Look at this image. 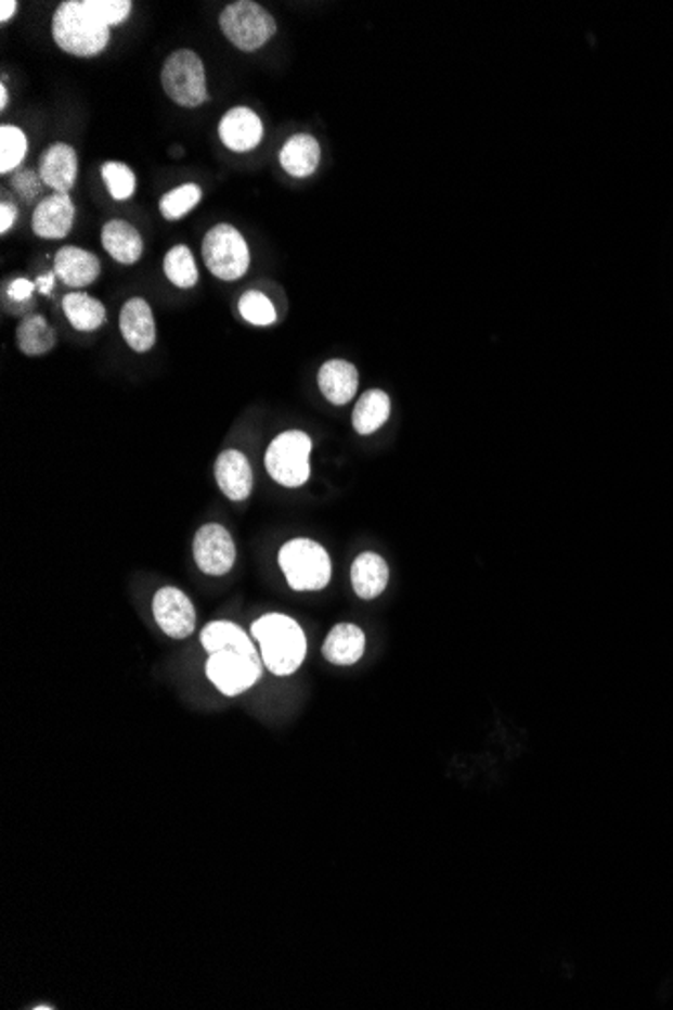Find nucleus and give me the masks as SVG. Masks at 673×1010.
<instances>
[{"label":"nucleus","instance_id":"obj_1","mask_svg":"<svg viewBox=\"0 0 673 1010\" xmlns=\"http://www.w3.org/2000/svg\"><path fill=\"white\" fill-rule=\"evenodd\" d=\"M53 39L75 57H95L112 41V27L98 15L91 0H65L53 15Z\"/></svg>","mask_w":673,"mask_h":1010},{"label":"nucleus","instance_id":"obj_2","mask_svg":"<svg viewBox=\"0 0 673 1010\" xmlns=\"http://www.w3.org/2000/svg\"><path fill=\"white\" fill-rule=\"evenodd\" d=\"M250 634L260 645L264 668L274 676H290L301 668L307 657V638L302 627L283 613H267L258 617Z\"/></svg>","mask_w":673,"mask_h":1010},{"label":"nucleus","instance_id":"obj_3","mask_svg":"<svg viewBox=\"0 0 673 1010\" xmlns=\"http://www.w3.org/2000/svg\"><path fill=\"white\" fill-rule=\"evenodd\" d=\"M264 662L253 645H234L208 655L206 676L224 696H238L262 676Z\"/></svg>","mask_w":673,"mask_h":1010},{"label":"nucleus","instance_id":"obj_4","mask_svg":"<svg viewBox=\"0 0 673 1010\" xmlns=\"http://www.w3.org/2000/svg\"><path fill=\"white\" fill-rule=\"evenodd\" d=\"M279 565L295 591H321L331 581L327 551L311 539H293L279 551Z\"/></svg>","mask_w":673,"mask_h":1010},{"label":"nucleus","instance_id":"obj_5","mask_svg":"<svg viewBox=\"0 0 673 1010\" xmlns=\"http://www.w3.org/2000/svg\"><path fill=\"white\" fill-rule=\"evenodd\" d=\"M311 450L313 440L301 430H288L279 434L267 448L264 466L274 483L287 488H299L311 476Z\"/></svg>","mask_w":673,"mask_h":1010},{"label":"nucleus","instance_id":"obj_6","mask_svg":"<svg viewBox=\"0 0 673 1010\" xmlns=\"http://www.w3.org/2000/svg\"><path fill=\"white\" fill-rule=\"evenodd\" d=\"M220 29L236 49L244 53H255L273 39L276 23L273 15L258 2L238 0L222 11Z\"/></svg>","mask_w":673,"mask_h":1010},{"label":"nucleus","instance_id":"obj_7","mask_svg":"<svg viewBox=\"0 0 673 1010\" xmlns=\"http://www.w3.org/2000/svg\"><path fill=\"white\" fill-rule=\"evenodd\" d=\"M202 257L206 269L220 281H238L250 267V251L238 228L216 225L202 241Z\"/></svg>","mask_w":673,"mask_h":1010},{"label":"nucleus","instance_id":"obj_8","mask_svg":"<svg viewBox=\"0 0 673 1010\" xmlns=\"http://www.w3.org/2000/svg\"><path fill=\"white\" fill-rule=\"evenodd\" d=\"M161 86L166 95L180 107H200L208 101L206 69L200 55L190 49H180L166 59L161 67Z\"/></svg>","mask_w":673,"mask_h":1010},{"label":"nucleus","instance_id":"obj_9","mask_svg":"<svg viewBox=\"0 0 673 1010\" xmlns=\"http://www.w3.org/2000/svg\"><path fill=\"white\" fill-rule=\"evenodd\" d=\"M194 561L198 570L212 577L227 575L236 561V547L229 528L210 523L198 528L194 537Z\"/></svg>","mask_w":673,"mask_h":1010},{"label":"nucleus","instance_id":"obj_10","mask_svg":"<svg viewBox=\"0 0 673 1010\" xmlns=\"http://www.w3.org/2000/svg\"><path fill=\"white\" fill-rule=\"evenodd\" d=\"M154 617L159 629L172 640H184L196 629V610L186 593L178 587H161L154 603Z\"/></svg>","mask_w":673,"mask_h":1010},{"label":"nucleus","instance_id":"obj_11","mask_svg":"<svg viewBox=\"0 0 673 1010\" xmlns=\"http://www.w3.org/2000/svg\"><path fill=\"white\" fill-rule=\"evenodd\" d=\"M218 136L229 150L244 154L255 150L258 143L262 142L264 128L260 117L250 107L238 105L222 115L218 124Z\"/></svg>","mask_w":673,"mask_h":1010},{"label":"nucleus","instance_id":"obj_12","mask_svg":"<svg viewBox=\"0 0 673 1010\" xmlns=\"http://www.w3.org/2000/svg\"><path fill=\"white\" fill-rule=\"evenodd\" d=\"M75 222V204L69 194L53 192L44 196L33 213V230L39 239L59 241L72 232Z\"/></svg>","mask_w":673,"mask_h":1010},{"label":"nucleus","instance_id":"obj_13","mask_svg":"<svg viewBox=\"0 0 673 1010\" xmlns=\"http://www.w3.org/2000/svg\"><path fill=\"white\" fill-rule=\"evenodd\" d=\"M119 331L135 354H147L158 337L150 303L142 297L129 299L119 314Z\"/></svg>","mask_w":673,"mask_h":1010},{"label":"nucleus","instance_id":"obj_14","mask_svg":"<svg viewBox=\"0 0 673 1010\" xmlns=\"http://www.w3.org/2000/svg\"><path fill=\"white\" fill-rule=\"evenodd\" d=\"M215 478L224 497L243 502L253 495L255 474L248 458L238 450H224L216 458Z\"/></svg>","mask_w":673,"mask_h":1010},{"label":"nucleus","instance_id":"obj_15","mask_svg":"<svg viewBox=\"0 0 673 1010\" xmlns=\"http://www.w3.org/2000/svg\"><path fill=\"white\" fill-rule=\"evenodd\" d=\"M77 174L79 159L69 143H53L39 157V176L44 186H49L55 192L69 194L77 182Z\"/></svg>","mask_w":673,"mask_h":1010},{"label":"nucleus","instance_id":"obj_16","mask_svg":"<svg viewBox=\"0 0 673 1010\" xmlns=\"http://www.w3.org/2000/svg\"><path fill=\"white\" fill-rule=\"evenodd\" d=\"M101 272L100 258L79 246H63L55 255V274L67 286L91 285Z\"/></svg>","mask_w":673,"mask_h":1010},{"label":"nucleus","instance_id":"obj_17","mask_svg":"<svg viewBox=\"0 0 673 1010\" xmlns=\"http://www.w3.org/2000/svg\"><path fill=\"white\" fill-rule=\"evenodd\" d=\"M101 244L119 265H135L144 255V239L128 220H109L101 230Z\"/></svg>","mask_w":673,"mask_h":1010},{"label":"nucleus","instance_id":"obj_18","mask_svg":"<svg viewBox=\"0 0 673 1010\" xmlns=\"http://www.w3.org/2000/svg\"><path fill=\"white\" fill-rule=\"evenodd\" d=\"M316 382L331 404L345 406L358 394V368L345 359H331L319 370Z\"/></svg>","mask_w":673,"mask_h":1010},{"label":"nucleus","instance_id":"obj_19","mask_svg":"<svg viewBox=\"0 0 673 1010\" xmlns=\"http://www.w3.org/2000/svg\"><path fill=\"white\" fill-rule=\"evenodd\" d=\"M389 570L386 559L377 553H361L351 565L353 591L361 599L379 598L386 591Z\"/></svg>","mask_w":673,"mask_h":1010},{"label":"nucleus","instance_id":"obj_20","mask_svg":"<svg viewBox=\"0 0 673 1010\" xmlns=\"http://www.w3.org/2000/svg\"><path fill=\"white\" fill-rule=\"evenodd\" d=\"M321 162V145L311 133H297L281 150V166L293 178H309Z\"/></svg>","mask_w":673,"mask_h":1010},{"label":"nucleus","instance_id":"obj_21","mask_svg":"<svg viewBox=\"0 0 673 1010\" xmlns=\"http://www.w3.org/2000/svg\"><path fill=\"white\" fill-rule=\"evenodd\" d=\"M365 652V634L353 624L333 627L323 645V655L335 666H353Z\"/></svg>","mask_w":673,"mask_h":1010},{"label":"nucleus","instance_id":"obj_22","mask_svg":"<svg viewBox=\"0 0 673 1010\" xmlns=\"http://www.w3.org/2000/svg\"><path fill=\"white\" fill-rule=\"evenodd\" d=\"M16 343L25 356H44L55 347L57 333L49 325L43 315H30L18 323Z\"/></svg>","mask_w":673,"mask_h":1010},{"label":"nucleus","instance_id":"obj_23","mask_svg":"<svg viewBox=\"0 0 673 1010\" xmlns=\"http://www.w3.org/2000/svg\"><path fill=\"white\" fill-rule=\"evenodd\" d=\"M391 413V401L386 392L370 389L365 392L353 410V427L361 436H370L386 424Z\"/></svg>","mask_w":673,"mask_h":1010},{"label":"nucleus","instance_id":"obj_24","mask_svg":"<svg viewBox=\"0 0 673 1010\" xmlns=\"http://www.w3.org/2000/svg\"><path fill=\"white\" fill-rule=\"evenodd\" d=\"M63 314L77 331H98L107 321L103 303L79 291L65 295Z\"/></svg>","mask_w":673,"mask_h":1010},{"label":"nucleus","instance_id":"obj_25","mask_svg":"<svg viewBox=\"0 0 673 1010\" xmlns=\"http://www.w3.org/2000/svg\"><path fill=\"white\" fill-rule=\"evenodd\" d=\"M164 274L178 289H192L198 285V267H196L192 251L184 244L170 248L164 258Z\"/></svg>","mask_w":673,"mask_h":1010},{"label":"nucleus","instance_id":"obj_26","mask_svg":"<svg viewBox=\"0 0 673 1010\" xmlns=\"http://www.w3.org/2000/svg\"><path fill=\"white\" fill-rule=\"evenodd\" d=\"M202 200V188L194 182L178 186L164 194L159 200V213L166 220H180L184 218L190 210H194Z\"/></svg>","mask_w":673,"mask_h":1010},{"label":"nucleus","instance_id":"obj_27","mask_svg":"<svg viewBox=\"0 0 673 1010\" xmlns=\"http://www.w3.org/2000/svg\"><path fill=\"white\" fill-rule=\"evenodd\" d=\"M202 645L208 654L224 650V648H234V645H253L250 636H246L243 627L230 622H212L202 629Z\"/></svg>","mask_w":673,"mask_h":1010},{"label":"nucleus","instance_id":"obj_28","mask_svg":"<svg viewBox=\"0 0 673 1010\" xmlns=\"http://www.w3.org/2000/svg\"><path fill=\"white\" fill-rule=\"evenodd\" d=\"M0 174L15 171L29 152V142L25 131L16 126L0 128Z\"/></svg>","mask_w":673,"mask_h":1010},{"label":"nucleus","instance_id":"obj_29","mask_svg":"<svg viewBox=\"0 0 673 1010\" xmlns=\"http://www.w3.org/2000/svg\"><path fill=\"white\" fill-rule=\"evenodd\" d=\"M238 314L246 323L257 328H269L276 321L273 301L260 291H246L238 301Z\"/></svg>","mask_w":673,"mask_h":1010},{"label":"nucleus","instance_id":"obj_30","mask_svg":"<svg viewBox=\"0 0 673 1010\" xmlns=\"http://www.w3.org/2000/svg\"><path fill=\"white\" fill-rule=\"evenodd\" d=\"M101 176H103V182L107 186V192L112 194V199L121 202V200L133 196L138 180H135V174L126 164L107 162L101 168Z\"/></svg>","mask_w":673,"mask_h":1010},{"label":"nucleus","instance_id":"obj_31","mask_svg":"<svg viewBox=\"0 0 673 1010\" xmlns=\"http://www.w3.org/2000/svg\"><path fill=\"white\" fill-rule=\"evenodd\" d=\"M91 4L98 11V15L109 27H117V25L126 23L128 16L131 15V7H133L129 0H91Z\"/></svg>","mask_w":673,"mask_h":1010},{"label":"nucleus","instance_id":"obj_32","mask_svg":"<svg viewBox=\"0 0 673 1010\" xmlns=\"http://www.w3.org/2000/svg\"><path fill=\"white\" fill-rule=\"evenodd\" d=\"M43 184L44 182L41 180L39 171H16L15 178H13V186H15L16 192L25 200H33L35 196H39V192H41Z\"/></svg>","mask_w":673,"mask_h":1010},{"label":"nucleus","instance_id":"obj_33","mask_svg":"<svg viewBox=\"0 0 673 1010\" xmlns=\"http://www.w3.org/2000/svg\"><path fill=\"white\" fill-rule=\"evenodd\" d=\"M35 286L37 285H35L33 281H29V279H16V281H13V283L9 285V297L16 301V303L30 299Z\"/></svg>","mask_w":673,"mask_h":1010},{"label":"nucleus","instance_id":"obj_34","mask_svg":"<svg viewBox=\"0 0 673 1010\" xmlns=\"http://www.w3.org/2000/svg\"><path fill=\"white\" fill-rule=\"evenodd\" d=\"M16 218H18V210L15 204L2 202L0 204V234H7L11 228L15 227Z\"/></svg>","mask_w":673,"mask_h":1010},{"label":"nucleus","instance_id":"obj_35","mask_svg":"<svg viewBox=\"0 0 673 1010\" xmlns=\"http://www.w3.org/2000/svg\"><path fill=\"white\" fill-rule=\"evenodd\" d=\"M16 0H2L0 2V23H9L16 15Z\"/></svg>","mask_w":673,"mask_h":1010},{"label":"nucleus","instance_id":"obj_36","mask_svg":"<svg viewBox=\"0 0 673 1010\" xmlns=\"http://www.w3.org/2000/svg\"><path fill=\"white\" fill-rule=\"evenodd\" d=\"M55 277H57V274H55V271L49 272L47 277H41V279L37 281V289H39V291H41L43 295H47V293H51V289H53V285H55Z\"/></svg>","mask_w":673,"mask_h":1010},{"label":"nucleus","instance_id":"obj_37","mask_svg":"<svg viewBox=\"0 0 673 1010\" xmlns=\"http://www.w3.org/2000/svg\"><path fill=\"white\" fill-rule=\"evenodd\" d=\"M7 105H9V91H7V86L2 84V86H0V110L4 112Z\"/></svg>","mask_w":673,"mask_h":1010}]
</instances>
